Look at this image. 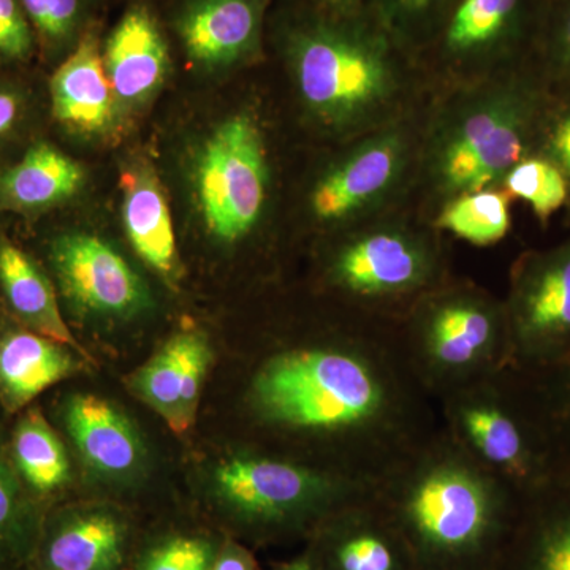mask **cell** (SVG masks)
I'll return each mask as SVG.
<instances>
[{
  "mask_svg": "<svg viewBox=\"0 0 570 570\" xmlns=\"http://www.w3.org/2000/svg\"><path fill=\"white\" fill-rule=\"evenodd\" d=\"M195 197L208 234L238 245L264 223L272 193L268 146L250 112H235L209 132L195 159Z\"/></svg>",
  "mask_w": 570,
  "mask_h": 570,
  "instance_id": "cell-10",
  "label": "cell"
},
{
  "mask_svg": "<svg viewBox=\"0 0 570 570\" xmlns=\"http://www.w3.org/2000/svg\"><path fill=\"white\" fill-rule=\"evenodd\" d=\"M216 554L209 540L176 535L154 547L138 570H209Z\"/></svg>",
  "mask_w": 570,
  "mask_h": 570,
  "instance_id": "cell-38",
  "label": "cell"
},
{
  "mask_svg": "<svg viewBox=\"0 0 570 570\" xmlns=\"http://www.w3.org/2000/svg\"><path fill=\"white\" fill-rule=\"evenodd\" d=\"M515 371L549 442L554 471L570 469V351L551 365Z\"/></svg>",
  "mask_w": 570,
  "mask_h": 570,
  "instance_id": "cell-27",
  "label": "cell"
},
{
  "mask_svg": "<svg viewBox=\"0 0 570 570\" xmlns=\"http://www.w3.org/2000/svg\"><path fill=\"white\" fill-rule=\"evenodd\" d=\"M423 112L343 142L307 190L311 223L332 236L403 209L414 194Z\"/></svg>",
  "mask_w": 570,
  "mask_h": 570,
  "instance_id": "cell-8",
  "label": "cell"
},
{
  "mask_svg": "<svg viewBox=\"0 0 570 570\" xmlns=\"http://www.w3.org/2000/svg\"><path fill=\"white\" fill-rule=\"evenodd\" d=\"M39 56L36 32L20 0H0V67L20 69Z\"/></svg>",
  "mask_w": 570,
  "mask_h": 570,
  "instance_id": "cell-34",
  "label": "cell"
},
{
  "mask_svg": "<svg viewBox=\"0 0 570 570\" xmlns=\"http://www.w3.org/2000/svg\"><path fill=\"white\" fill-rule=\"evenodd\" d=\"M494 570H570V469H558L520 493Z\"/></svg>",
  "mask_w": 570,
  "mask_h": 570,
  "instance_id": "cell-15",
  "label": "cell"
},
{
  "mask_svg": "<svg viewBox=\"0 0 570 570\" xmlns=\"http://www.w3.org/2000/svg\"><path fill=\"white\" fill-rule=\"evenodd\" d=\"M134 392L168 423L181 430L183 333L175 335L134 374Z\"/></svg>",
  "mask_w": 570,
  "mask_h": 570,
  "instance_id": "cell-29",
  "label": "cell"
},
{
  "mask_svg": "<svg viewBox=\"0 0 570 570\" xmlns=\"http://www.w3.org/2000/svg\"><path fill=\"white\" fill-rule=\"evenodd\" d=\"M501 187L512 195L513 200H521L530 206L543 228L550 224L554 214L568 208V181L557 165L539 154L524 157L505 176Z\"/></svg>",
  "mask_w": 570,
  "mask_h": 570,
  "instance_id": "cell-31",
  "label": "cell"
},
{
  "mask_svg": "<svg viewBox=\"0 0 570 570\" xmlns=\"http://www.w3.org/2000/svg\"><path fill=\"white\" fill-rule=\"evenodd\" d=\"M48 264L71 303L100 316H132L149 305L148 291L121 254L99 236L69 232L47 246Z\"/></svg>",
  "mask_w": 570,
  "mask_h": 570,
  "instance_id": "cell-13",
  "label": "cell"
},
{
  "mask_svg": "<svg viewBox=\"0 0 570 570\" xmlns=\"http://www.w3.org/2000/svg\"><path fill=\"white\" fill-rule=\"evenodd\" d=\"M10 461L26 490L37 498L58 493L69 482L66 448L40 409L22 411L11 434Z\"/></svg>",
  "mask_w": 570,
  "mask_h": 570,
  "instance_id": "cell-25",
  "label": "cell"
},
{
  "mask_svg": "<svg viewBox=\"0 0 570 570\" xmlns=\"http://www.w3.org/2000/svg\"><path fill=\"white\" fill-rule=\"evenodd\" d=\"M366 0H317L322 11L333 14H355L365 9Z\"/></svg>",
  "mask_w": 570,
  "mask_h": 570,
  "instance_id": "cell-40",
  "label": "cell"
},
{
  "mask_svg": "<svg viewBox=\"0 0 570 570\" xmlns=\"http://www.w3.org/2000/svg\"><path fill=\"white\" fill-rule=\"evenodd\" d=\"M397 328L409 365L434 401L509 366L504 299L471 281L450 277Z\"/></svg>",
  "mask_w": 570,
  "mask_h": 570,
  "instance_id": "cell-6",
  "label": "cell"
},
{
  "mask_svg": "<svg viewBox=\"0 0 570 570\" xmlns=\"http://www.w3.org/2000/svg\"><path fill=\"white\" fill-rule=\"evenodd\" d=\"M86 356L51 337L24 326L0 330V406L20 414L52 385L66 381L85 366Z\"/></svg>",
  "mask_w": 570,
  "mask_h": 570,
  "instance_id": "cell-18",
  "label": "cell"
},
{
  "mask_svg": "<svg viewBox=\"0 0 570 570\" xmlns=\"http://www.w3.org/2000/svg\"><path fill=\"white\" fill-rule=\"evenodd\" d=\"M245 407L262 434L283 442L277 456L370 485L439 428L397 325L332 299L314 332L255 360Z\"/></svg>",
  "mask_w": 570,
  "mask_h": 570,
  "instance_id": "cell-1",
  "label": "cell"
},
{
  "mask_svg": "<svg viewBox=\"0 0 570 570\" xmlns=\"http://www.w3.org/2000/svg\"><path fill=\"white\" fill-rule=\"evenodd\" d=\"M45 61L66 58L85 36L94 0H20Z\"/></svg>",
  "mask_w": 570,
  "mask_h": 570,
  "instance_id": "cell-30",
  "label": "cell"
},
{
  "mask_svg": "<svg viewBox=\"0 0 570 570\" xmlns=\"http://www.w3.org/2000/svg\"><path fill=\"white\" fill-rule=\"evenodd\" d=\"M209 570H257V564L249 550L230 540L225 543L223 550L217 551L216 560Z\"/></svg>",
  "mask_w": 570,
  "mask_h": 570,
  "instance_id": "cell-39",
  "label": "cell"
},
{
  "mask_svg": "<svg viewBox=\"0 0 570 570\" xmlns=\"http://www.w3.org/2000/svg\"><path fill=\"white\" fill-rule=\"evenodd\" d=\"M415 570H494L520 491L482 466L439 425L373 485Z\"/></svg>",
  "mask_w": 570,
  "mask_h": 570,
  "instance_id": "cell-2",
  "label": "cell"
},
{
  "mask_svg": "<svg viewBox=\"0 0 570 570\" xmlns=\"http://www.w3.org/2000/svg\"><path fill=\"white\" fill-rule=\"evenodd\" d=\"M52 119L77 135H102L116 116L112 91L96 32L88 31L52 71L48 81Z\"/></svg>",
  "mask_w": 570,
  "mask_h": 570,
  "instance_id": "cell-17",
  "label": "cell"
},
{
  "mask_svg": "<svg viewBox=\"0 0 570 570\" xmlns=\"http://www.w3.org/2000/svg\"><path fill=\"white\" fill-rule=\"evenodd\" d=\"M550 3L569 2V0H549Z\"/></svg>",
  "mask_w": 570,
  "mask_h": 570,
  "instance_id": "cell-42",
  "label": "cell"
},
{
  "mask_svg": "<svg viewBox=\"0 0 570 570\" xmlns=\"http://www.w3.org/2000/svg\"><path fill=\"white\" fill-rule=\"evenodd\" d=\"M122 219L127 238L141 261L163 276L175 275L178 255L170 206L148 171L127 178Z\"/></svg>",
  "mask_w": 570,
  "mask_h": 570,
  "instance_id": "cell-24",
  "label": "cell"
},
{
  "mask_svg": "<svg viewBox=\"0 0 570 570\" xmlns=\"http://www.w3.org/2000/svg\"><path fill=\"white\" fill-rule=\"evenodd\" d=\"M85 170L77 160L47 140L33 141L0 170V213L40 216L80 193Z\"/></svg>",
  "mask_w": 570,
  "mask_h": 570,
  "instance_id": "cell-21",
  "label": "cell"
},
{
  "mask_svg": "<svg viewBox=\"0 0 570 570\" xmlns=\"http://www.w3.org/2000/svg\"><path fill=\"white\" fill-rule=\"evenodd\" d=\"M535 154L557 165L568 181L570 217V92L553 91Z\"/></svg>",
  "mask_w": 570,
  "mask_h": 570,
  "instance_id": "cell-36",
  "label": "cell"
},
{
  "mask_svg": "<svg viewBox=\"0 0 570 570\" xmlns=\"http://www.w3.org/2000/svg\"><path fill=\"white\" fill-rule=\"evenodd\" d=\"M397 209L326 236L321 281L326 299L400 325L423 296L452 277L444 235L425 216Z\"/></svg>",
  "mask_w": 570,
  "mask_h": 570,
  "instance_id": "cell-5",
  "label": "cell"
},
{
  "mask_svg": "<svg viewBox=\"0 0 570 570\" xmlns=\"http://www.w3.org/2000/svg\"><path fill=\"white\" fill-rule=\"evenodd\" d=\"M0 450V570L31 560L40 534V521L31 494Z\"/></svg>",
  "mask_w": 570,
  "mask_h": 570,
  "instance_id": "cell-28",
  "label": "cell"
},
{
  "mask_svg": "<svg viewBox=\"0 0 570 570\" xmlns=\"http://www.w3.org/2000/svg\"><path fill=\"white\" fill-rule=\"evenodd\" d=\"M314 535L322 570H415L406 542L373 490L326 517Z\"/></svg>",
  "mask_w": 570,
  "mask_h": 570,
  "instance_id": "cell-14",
  "label": "cell"
},
{
  "mask_svg": "<svg viewBox=\"0 0 570 570\" xmlns=\"http://www.w3.org/2000/svg\"><path fill=\"white\" fill-rule=\"evenodd\" d=\"M104 66L116 99L140 104L167 77L170 56L159 22L145 6L124 13L105 43Z\"/></svg>",
  "mask_w": 570,
  "mask_h": 570,
  "instance_id": "cell-19",
  "label": "cell"
},
{
  "mask_svg": "<svg viewBox=\"0 0 570 570\" xmlns=\"http://www.w3.org/2000/svg\"><path fill=\"white\" fill-rule=\"evenodd\" d=\"M214 478L225 512L257 538L314 532L326 517L373 490L370 483L258 449L227 456Z\"/></svg>",
  "mask_w": 570,
  "mask_h": 570,
  "instance_id": "cell-7",
  "label": "cell"
},
{
  "mask_svg": "<svg viewBox=\"0 0 570 570\" xmlns=\"http://www.w3.org/2000/svg\"><path fill=\"white\" fill-rule=\"evenodd\" d=\"M0 294L18 324L89 358L63 321L50 276L31 255L3 235H0Z\"/></svg>",
  "mask_w": 570,
  "mask_h": 570,
  "instance_id": "cell-23",
  "label": "cell"
},
{
  "mask_svg": "<svg viewBox=\"0 0 570 570\" xmlns=\"http://www.w3.org/2000/svg\"><path fill=\"white\" fill-rule=\"evenodd\" d=\"M535 61L553 91L570 92V0L550 3Z\"/></svg>",
  "mask_w": 570,
  "mask_h": 570,
  "instance_id": "cell-33",
  "label": "cell"
},
{
  "mask_svg": "<svg viewBox=\"0 0 570 570\" xmlns=\"http://www.w3.org/2000/svg\"><path fill=\"white\" fill-rule=\"evenodd\" d=\"M504 306L509 366L539 370L570 351V235L547 249L527 250L510 269Z\"/></svg>",
  "mask_w": 570,
  "mask_h": 570,
  "instance_id": "cell-12",
  "label": "cell"
},
{
  "mask_svg": "<svg viewBox=\"0 0 570 570\" xmlns=\"http://www.w3.org/2000/svg\"><path fill=\"white\" fill-rule=\"evenodd\" d=\"M549 0H452L439 22V85H463L535 58Z\"/></svg>",
  "mask_w": 570,
  "mask_h": 570,
  "instance_id": "cell-11",
  "label": "cell"
},
{
  "mask_svg": "<svg viewBox=\"0 0 570 570\" xmlns=\"http://www.w3.org/2000/svg\"><path fill=\"white\" fill-rule=\"evenodd\" d=\"M126 539V524L108 510L70 513L40 528L31 560L39 570H118Z\"/></svg>",
  "mask_w": 570,
  "mask_h": 570,
  "instance_id": "cell-20",
  "label": "cell"
},
{
  "mask_svg": "<svg viewBox=\"0 0 570 570\" xmlns=\"http://www.w3.org/2000/svg\"><path fill=\"white\" fill-rule=\"evenodd\" d=\"M276 570H322L314 551H307L302 557L279 566Z\"/></svg>",
  "mask_w": 570,
  "mask_h": 570,
  "instance_id": "cell-41",
  "label": "cell"
},
{
  "mask_svg": "<svg viewBox=\"0 0 570 570\" xmlns=\"http://www.w3.org/2000/svg\"><path fill=\"white\" fill-rule=\"evenodd\" d=\"M512 195L502 187L459 195L439 206L430 223L439 234L478 247L498 245L512 230Z\"/></svg>",
  "mask_w": 570,
  "mask_h": 570,
  "instance_id": "cell-26",
  "label": "cell"
},
{
  "mask_svg": "<svg viewBox=\"0 0 570 570\" xmlns=\"http://www.w3.org/2000/svg\"><path fill=\"white\" fill-rule=\"evenodd\" d=\"M0 67V153L28 137L33 118L32 94Z\"/></svg>",
  "mask_w": 570,
  "mask_h": 570,
  "instance_id": "cell-35",
  "label": "cell"
},
{
  "mask_svg": "<svg viewBox=\"0 0 570 570\" xmlns=\"http://www.w3.org/2000/svg\"><path fill=\"white\" fill-rule=\"evenodd\" d=\"M452 0H370V13L409 55L433 39Z\"/></svg>",
  "mask_w": 570,
  "mask_h": 570,
  "instance_id": "cell-32",
  "label": "cell"
},
{
  "mask_svg": "<svg viewBox=\"0 0 570 570\" xmlns=\"http://www.w3.org/2000/svg\"><path fill=\"white\" fill-rule=\"evenodd\" d=\"M67 431L78 452L100 474L124 478L142 461V444L132 423L108 401L75 395L63 406Z\"/></svg>",
  "mask_w": 570,
  "mask_h": 570,
  "instance_id": "cell-22",
  "label": "cell"
},
{
  "mask_svg": "<svg viewBox=\"0 0 570 570\" xmlns=\"http://www.w3.org/2000/svg\"><path fill=\"white\" fill-rule=\"evenodd\" d=\"M299 102L340 145L422 110L430 86L370 13L318 11L284 32Z\"/></svg>",
  "mask_w": 570,
  "mask_h": 570,
  "instance_id": "cell-4",
  "label": "cell"
},
{
  "mask_svg": "<svg viewBox=\"0 0 570 570\" xmlns=\"http://www.w3.org/2000/svg\"><path fill=\"white\" fill-rule=\"evenodd\" d=\"M269 0H186L175 29L190 61L209 70L255 58Z\"/></svg>",
  "mask_w": 570,
  "mask_h": 570,
  "instance_id": "cell-16",
  "label": "cell"
},
{
  "mask_svg": "<svg viewBox=\"0 0 570 570\" xmlns=\"http://www.w3.org/2000/svg\"><path fill=\"white\" fill-rule=\"evenodd\" d=\"M213 352L202 333H183L181 430L186 433L197 415L198 401Z\"/></svg>",
  "mask_w": 570,
  "mask_h": 570,
  "instance_id": "cell-37",
  "label": "cell"
},
{
  "mask_svg": "<svg viewBox=\"0 0 570 570\" xmlns=\"http://www.w3.org/2000/svg\"><path fill=\"white\" fill-rule=\"evenodd\" d=\"M436 406L442 430L520 493L554 471L549 442L513 367L453 390Z\"/></svg>",
  "mask_w": 570,
  "mask_h": 570,
  "instance_id": "cell-9",
  "label": "cell"
},
{
  "mask_svg": "<svg viewBox=\"0 0 570 570\" xmlns=\"http://www.w3.org/2000/svg\"><path fill=\"white\" fill-rule=\"evenodd\" d=\"M551 97L535 58L441 89L423 112L414 186L428 220L459 195L501 187L517 164L535 154Z\"/></svg>",
  "mask_w": 570,
  "mask_h": 570,
  "instance_id": "cell-3",
  "label": "cell"
}]
</instances>
